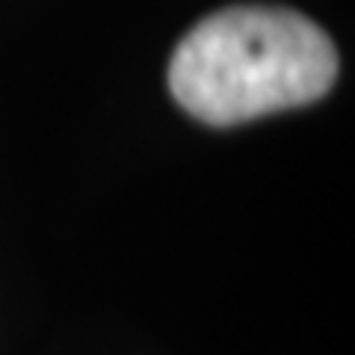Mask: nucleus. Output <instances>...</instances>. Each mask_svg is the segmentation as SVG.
I'll return each instance as SVG.
<instances>
[{"instance_id":"nucleus-1","label":"nucleus","mask_w":355,"mask_h":355,"mask_svg":"<svg viewBox=\"0 0 355 355\" xmlns=\"http://www.w3.org/2000/svg\"><path fill=\"white\" fill-rule=\"evenodd\" d=\"M338 51L314 21L282 6H228L178 42L172 98L207 125H240L323 98Z\"/></svg>"}]
</instances>
